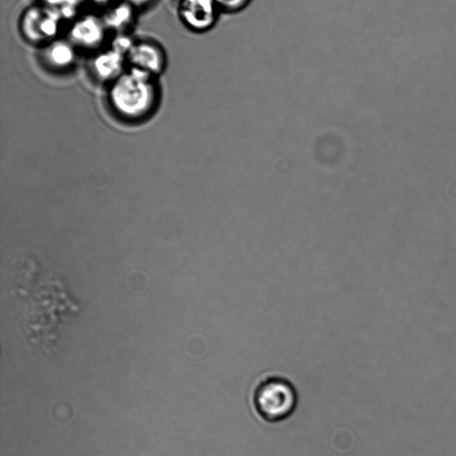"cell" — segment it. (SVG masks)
<instances>
[{
    "label": "cell",
    "instance_id": "obj_1",
    "mask_svg": "<svg viewBox=\"0 0 456 456\" xmlns=\"http://www.w3.org/2000/svg\"><path fill=\"white\" fill-rule=\"evenodd\" d=\"M110 104L118 117L130 122L148 118L157 106L156 77L127 68L110 84Z\"/></svg>",
    "mask_w": 456,
    "mask_h": 456
},
{
    "label": "cell",
    "instance_id": "obj_2",
    "mask_svg": "<svg viewBox=\"0 0 456 456\" xmlns=\"http://www.w3.org/2000/svg\"><path fill=\"white\" fill-rule=\"evenodd\" d=\"M250 401L259 419L267 423H278L294 413L298 396L291 381L281 376L270 375L256 383Z\"/></svg>",
    "mask_w": 456,
    "mask_h": 456
},
{
    "label": "cell",
    "instance_id": "obj_3",
    "mask_svg": "<svg viewBox=\"0 0 456 456\" xmlns=\"http://www.w3.org/2000/svg\"><path fill=\"white\" fill-rule=\"evenodd\" d=\"M63 18L61 12L44 4L29 7L20 20L22 35L30 42L45 45L57 39Z\"/></svg>",
    "mask_w": 456,
    "mask_h": 456
},
{
    "label": "cell",
    "instance_id": "obj_4",
    "mask_svg": "<svg viewBox=\"0 0 456 456\" xmlns=\"http://www.w3.org/2000/svg\"><path fill=\"white\" fill-rule=\"evenodd\" d=\"M126 67L157 77L164 70L166 55L162 47L151 40L132 42L126 54Z\"/></svg>",
    "mask_w": 456,
    "mask_h": 456
},
{
    "label": "cell",
    "instance_id": "obj_5",
    "mask_svg": "<svg viewBox=\"0 0 456 456\" xmlns=\"http://www.w3.org/2000/svg\"><path fill=\"white\" fill-rule=\"evenodd\" d=\"M107 28L102 17L83 15L71 23L67 39L77 49H98L105 39Z\"/></svg>",
    "mask_w": 456,
    "mask_h": 456
},
{
    "label": "cell",
    "instance_id": "obj_6",
    "mask_svg": "<svg viewBox=\"0 0 456 456\" xmlns=\"http://www.w3.org/2000/svg\"><path fill=\"white\" fill-rule=\"evenodd\" d=\"M178 10L183 23L195 32L212 28L221 13L213 0H179Z\"/></svg>",
    "mask_w": 456,
    "mask_h": 456
},
{
    "label": "cell",
    "instance_id": "obj_7",
    "mask_svg": "<svg viewBox=\"0 0 456 456\" xmlns=\"http://www.w3.org/2000/svg\"><path fill=\"white\" fill-rule=\"evenodd\" d=\"M125 65L126 54L112 45L92 59L91 71L98 80L110 84L127 69Z\"/></svg>",
    "mask_w": 456,
    "mask_h": 456
},
{
    "label": "cell",
    "instance_id": "obj_8",
    "mask_svg": "<svg viewBox=\"0 0 456 456\" xmlns=\"http://www.w3.org/2000/svg\"><path fill=\"white\" fill-rule=\"evenodd\" d=\"M77 51L69 39L57 38L43 45L41 59L49 68L62 70L69 69L75 62Z\"/></svg>",
    "mask_w": 456,
    "mask_h": 456
},
{
    "label": "cell",
    "instance_id": "obj_9",
    "mask_svg": "<svg viewBox=\"0 0 456 456\" xmlns=\"http://www.w3.org/2000/svg\"><path fill=\"white\" fill-rule=\"evenodd\" d=\"M133 17V7L128 1H123L106 10L102 18L108 28L121 30L130 24Z\"/></svg>",
    "mask_w": 456,
    "mask_h": 456
},
{
    "label": "cell",
    "instance_id": "obj_10",
    "mask_svg": "<svg viewBox=\"0 0 456 456\" xmlns=\"http://www.w3.org/2000/svg\"><path fill=\"white\" fill-rule=\"evenodd\" d=\"M221 13L240 12L248 6L252 0H213Z\"/></svg>",
    "mask_w": 456,
    "mask_h": 456
},
{
    "label": "cell",
    "instance_id": "obj_11",
    "mask_svg": "<svg viewBox=\"0 0 456 456\" xmlns=\"http://www.w3.org/2000/svg\"><path fill=\"white\" fill-rule=\"evenodd\" d=\"M44 4L58 11L64 17L69 8L73 9L77 0H43ZM43 4V3H42Z\"/></svg>",
    "mask_w": 456,
    "mask_h": 456
}]
</instances>
